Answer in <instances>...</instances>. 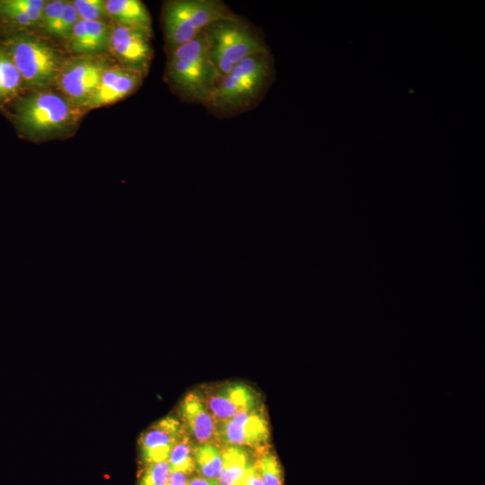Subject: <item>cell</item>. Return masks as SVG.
Segmentation results:
<instances>
[{
    "label": "cell",
    "instance_id": "5",
    "mask_svg": "<svg viewBox=\"0 0 485 485\" xmlns=\"http://www.w3.org/2000/svg\"><path fill=\"white\" fill-rule=\"evenodd\" d=\"M236 17L225 4L217 0L165 2L162 20L170 52L198 37L210 24Z\"/></svg>",
    "mask_w": 485,
    "mask_h": 485
},
{
    "label": "cell",
    "instance_id": "15",
    "mask_svg": "<svg viewBox=\"0 0 485 485\" xmlns=\"http://www.w3.org/2000/svg\"><path fill=\"white\" fill-rule=\"evenodd\" d=\"M223 470L217 479L218 485H239L252 463L249 453L237 445H222Z\"/></svg>",
    "mask_w": 485,
    "mask_h": 485
},
{
    "label": "cell",
    "instance_id": "13",
    "mask_svg": "<svg viewBox=\"0 0 485 485\" xmlns=\"http://www.w3.org/2000/svg\"><path fill=\"white\" fill-rule=\"evenodd\" d=\"M185 428L198 444H216V423L197 392L188 393L180 406Z\"/></svg>",
    "mask_w": 485,
    "mask_h": 485
},
{
    "label": "cell",
    "instance_id": "14",
    "mask_svg": "<svg viewBox=\"0 0 485 485\" xmlns=\"http://www.w3.org/2000/svg\"><path fill=\"white\" fill-rule=\"evenodd\" d=\"M106 10L115 23L152 31L150 13L139 0H108Z\"/></svg>",
    "mask_w": 485,
    "mask_h": 485
},
{
    "label": "cell",
    "instance_id": "25",
    "mask_svg": "<svg viewBox=\"0 0 485 485\" xmlns=\"http://www.w3.org/2000/svg\"><path fill=\"white\" fill-rule=\"evenodd\" d=\"M187 481V474H184L182 472H172L169 480L165 485H186Z\"/></svg>",
    "mask_w": 485,
    "mask_h": 485
},
{
    "label": "cell",
    "instance_id": "24",
    "mask_svg": "<svg viewBox=\"0 0 485 485\" xmlns=\"http://www.w3.org/2000/svg\"><path fill=\"white\" fill-rule=\"evenodd\" d=\"M239 485H264L253 462L246 471Z\"/></svg>",
    "mask_w": 485,
    "mask_h": 485
},
{
    "label": "cell",
    "instance_id": "26",
    "mask_svg": "<svg viewBox=\"0 0 485 485\" xmlns=\"http://www.w3.org/2000/svg\"><path fill=\"white\" fill-rule=\"evenodd\" d=\"M186 485H218L216 480L207 479L202 476L193 477L188 480Z\"/></svg>",
    "mask_w": 485,
    "mask_h": 485
},
{
    "label": "cell",
    "instance_id": "6",
    "mask_svg": "<svg viewBox=\"0 0 485 485\" xmlns=\"http://www.w3.org/2000/svg\"><path fill=\"white\" fill-rule=\"evenodd\" d=\"M203 33L209 57L220 76L242 60L268 51L259 35L238 17L216 22Z\"/></svg>",
    "mask_w": 485,
    "mask_h": 485
},
{
    "label": "cell",
    "instance_id": "19",
    "mask_svg": "<svg viewBox=\"0 0 485 485\" xmlns=\"http://www.w3.org/2000/svg\"><path fill=\"white\" fill-rule=\"evenodd\" d=\"M253 460L264 485H283V473L277 456L269 445L255 450Z\"/></svg>",
    "mask_w": 485,
    "mask_h": 485
},
{
    "label": "cell",
    "instance_id": "3",
    "mask_svg": "<svg viewBox=\"0 0 485 485\" xmlns=\"http://www.w3.org/2000/svg\"><path fill=\"white\" fill-rule=\"evenodd\" d=\"M166 75L181 97L205 105L220 75L209 57L203 32L171 51Z\"/></svg>",
    "mask_w": 485,
    "mask_h": 485
},
{
    "label": "cell",
    "instance_id": "1",
    "mask_svg": "<svg viewBox=\"0 0 485 485\" xmlns=\"http://www.w3.org/2000/svg\"><path fill=\"white\" fill-rule=\"evenodd\" d=\"M271 75L269 51L255 54L219 77L205 106L223 117L244 111L263 96Z\"/></svg>",
    "mask_w": 485,
    "mask_h": 485
},
{
    "label": "cell",
    "instance_id": "10",
    "mask_svg": "<svg viewBox=\"0 0 485 485\" xmlns=\"http://www.w3.org/2000/svg\"><path fill=\"white\" fill-rule=\"evenodd\" d=\"M217 425L231 419L239 412L260 406L257 393L242 383H227L207 387L197 392Z\"/></svg>",
    "mask_w": 485,
    "mask_h": 485
},
{
    "label": "cell",
    "instance_id": "8",
    "mask_svg": "<svg viewBox=\"0 0 485 485\" xmlns=\"http://www.w3.org/2000/svg\"><path fill=\"white\" fill-rule=\"evenodd\" d=\"M151 35L152 31L114 22L109 49L119 65L146 75L153 57Z\"/></svg>",
    "mask_w": 485,
    "mask_h": 485
},
{
    "label": "cell",
    "instance_id": "9",
    "mask_svg": "<svg viewBox=\"0 0 485 485\" xmlns=\"http://www.w3.org/2000/svg\"><path fill=\"white\" fill-rule=\"evenodd\" d=\"M269 424L261 406L242 411L216 426V442L222 445H246L254 450L268 445Z\"/></svg>",
    "mask_w": 485,
    "mask_h": 485
},
{
    "label": "cell",
    "instance_id": "7",
    "mask_svg": "<svg viewBox=\"0 0 485 485\" xmlns=\"http://www.w3.org/2000/svg\"><path fill=\"white\" fill-rule=\"evenodd\" d=\"M109 66L108 60L101 54L65 58L56 85L64 97L84 111L85 105Z\"/></svg>",
    "mask_w": 485,
    "mask_h": 485
},
{
    "label": "cell",
    "instance_id": "16",
    "mask_svg": "<svg viewBox=\"0 0 485 485\" xmlns=\"http://www.w3.org/2000/svg\"><path fill=\"white\" fill-rule=\"evenodd\" d=\"M195 470L204 478L216 480L223 470L220 445L213 443L193 445Z\"/></svg>",
    "mask_w": 485,
    "mask_h": 485
},
{
    "label": "cell",
    "instance_id": "22",
    "mask_svg": "<svg viewBox=\"0 0 485 485\" xmlns=\"http://www.w3.org/2000/svg\"><path fill=\"white\" fill-rule=\"evenodd\" d=\"M172 473L168 461L145 464L137 485H165Z\"/></svg>",
    "mask_w": 485,
    "mask_h": 485
},
{
    "label": "cell",
    "instance_id": "21",
    "mask_svg": "<svg viewBox=\"0 0 485 485\" xmlns=\"http://www.w3.org/2000/svg\"><path fill=\"white\" fill-rule=\"evenodd\" d=\"M78 20L79 18L72 2L66 1L61 13L45 29V31L52 36L67 40Z\"/></svg>",
    "mask_w": 485,
    "mask_h": 485
},
{
    "label": "cell",
    "instance_id": "2",
    "mask_svg": "<svg viewBox=\"0 0 485 485\" xmlns=\"http://www.w3.org/2000/svg\"><path fill=\"white\" fill-rule=\"evenodd\" d=\"M83 111L61 93L39 90L18 100L13 119L20 133L40 140L68 132L77 124Z\"/></svg>",
    "mask_w": 485,
    "mask_h": 485
},
{
    "label": "cell",
    "instance_id": "17",
    "mask_svg": "<svg viewBox=\"0 0 485 485\" xmlns=\"http://www.w3.org/2000/svg\"><path fill=\"white\" fill-rule=\"evenodd\" d=\"M23 82L22 75L3 46H0V104L18 96Z\"/></svg>",
    "mask_w": 485,
    "mask_h": 485
},
{
    "label": "cell",
    "instance_id": "20",
    "mask_svg": "<svg viewBox=\"0 0 485 485\" xmlns=\"http://www.w3.org/2000/svg\"><path fill=\"white\" fill-rule=\"evenodd\" d=\"M167 461L172 472L188 475L195 471L193 445L187 432L172 447Z\"/></svg>",
    "mask_w": 485,
    "mask_h": 485
},
{
    "label": "cell",
    "instance_id": "18",
    "mask_svg": "<svg viewBox=\"0 0 485 485\" xmlns=\"http://www.w3.org/2000/svg\"><path fill=\"white\" fill-rule=\"evenodd\" d=\"M84 38L77 55H99L109 48L110 27L104 21L84 22Z\"/></svg>",
    "mask_w": 485,
    "mask_h": 485
},
{
    "label": "cell",
    "instance_id": "11",
    "mask_svg": "<svg viewBox=\"0 0 485 485\" xmlns=\"http://www.w3.org/2000/svg\"><path fill=\"white\" fill-rule=\"evenodd\" d=\"M144 76L143 73L119 64L110 66L102 74L84 111L113 104L128 97L138 88Z\"/></svg>",
    "mask_w": 485,
    "mask_h": 485
},
{
    "label": "cell",
    "instance_id": "4",
    "mask_svg": "<svg viewBox=\"0 0 485 485\" xmlns=\"http://www.w3.org/2000/svg\"><path fill=\"white\" fill-rule=\"evenodd\" d=\"M2 46L18 68L23 85L39 91L56 84L66 57L50 43L37 35L19 32L8 37Z\"/></svg>",
    "mask_w": 485,
    "mask_h": 485
},
{
    "label": "cell",
    "instance_id": "23",
    "mask_svg": "<svg viewBox=\"0 0 485 485\" xmlns=\"http://www.w3.org/2000/svg\"><path fill=\"white\" fill-rule=\"evenodd\" d=\"M72 4L79 20L96 22L103 21L104 17H108L104 0H75Z\"/></svg>",
    "mask_w": 485,
    "mask_h": 485
},
{
    "label": "cell",
    "instance_id": "12",
    "mask_svg": "<svg viewBox=\"0 0 485 485\" xmlns=\"http://www.w3.org/2000/svg\"><path fill=\"white\" fill-rule=\"evenodd\" d=\"M186 430L184 425L171 416L152 425L142 433L138 442L143 465L166 461L172 447Z\"/></svg>",
    "mask_w": 485,
    "mask_h": 485
}]
</instances>
